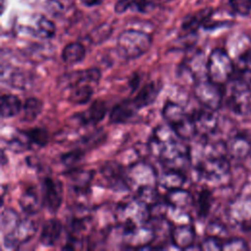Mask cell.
I'll return each mask as SVG.
<instances>
[{
	"mask_svg": "<svg viewBox=\"0 0 251 251\" xmlns=\"http://www.w3.org/2000/svg\"><path fill=\"white\" fill-rule=\"evenodd\" d=\"M213 9L205 8L198 12L187 15L181 24V28L187 33L195 32L212 16Z\"/></svg>",
	"mask_w": 251,
	"mask_h": 251,
	"instance_id": "484cf974",
	"label": "cell"
},
{
	"mask_svg": "<svg viewBox=\"0 0 251 251\" xmlns=\"http://www.w3.org/2000/svg\"><path fill=\"white\" fill-rule=\"evenodd\" d=\"M112 31L113 29L111 25L107 24L101 25L92 30V32L89 34V40L92 44H100L112 34Z\"/></svg>",
	"mask_w": 251,
	"mask_h": 251,
	"instance_id": "74e56055",
	"label": "cell"
},
{
	"mask_svg": "<svg viewBox=\"0 0 251 251\" xmlns=\"http://www.w3.org/2000/svg\"><path fill=\"white\" fill-rule=\"evenodd\" d=\"M196 136H199L202 140H209L219 128V119L216 111L202 107L190 113Z\"/></svg>",
	"mask_w": 251,
	"mask_h": 251,
	"instance_id": "30bf717a",
	"label": "cell"
},
{
	"mask_svg": "<svg viewBox=\"0 0 251 251\" xmlns=\"http://www.w3.org/2000/svg\"><path fill=\"white\" fill-rule=\"evenodd\" d=\"M64 176L68 179L70 188L78 195H85L89 192L91 182L94 178L95 172L81 168L67 170Z\"/></svg>",
	"mask_w": 251,
	"mask_h": 251,
	"instance_id": "ac0fdd59",
	"label": "cell"
},
{
	"mask_svg": "<svg viewBox=\"0 0 251 251\" xmlns=\"http://www.w3.org/2000/svg\"><path fill=\"white\" fill-rule=\"evenodd\" d=\"M84 154H85L84 150H82L79 147H76L71 151L64 153L61 156V162L67 168V170L78 168V165L83 159Z\"/></svg>",
	"mask_w": 251,
	"mask_h": 251,
	"instance_id": "e575fe53",
	"label": "cell"
},
{
	"mask_svg": "<svg viewBox=\"0 0 251 251\" xmlns=\"http://www.w3.org/2000/svg\"><path fill=\"white\" fill-rule=\"evenodd\" d=\"M213 194L208 188H202L194 197V207L200 219H205L211 212L213 206Z\"/></svg>",
	"mask_w": 251,
	"mask_h": 251,
	"instance_id": "f1b7e54d",
	"label": "cell"
},
{
	"mask_svg": "<svg viewBox=\"0 0 251 251\" xmlns=\"http://www.w3.org/2000/svg\"><path fill=\"white\" fill-rule=\"evenodd\" d=\"M7 146L9 150L15 153H21L26 150H30L33 146L26 133L25 129H19L17 132L8 140Z\"/></svg>",
	"mask_w": 251,
	"mask_h": 251,
	"instance_id": "1f68e13d",
	"label": "cell"
},
{
	"mask_svg": "<svg viewBox=\"0 0 251 251\" xmlns=\"http://www.w3.org/2000/svg\"><path fill=\"white\" fill-rule=\"evenodd\" d=\"M22 218L12 208H6L1 213V230L3 235L11 232Z\"/></svg>",
	"mask_w": 251,
	"mask_h": 251,
	"instance_id": "836d02e7",
	"label": "cell"
},
{
	"mask_svg": "<svg viewBox=\"0 0 251 251\" xmlns=\"http://www.w3.org/2000/svg\"><path fill=\"white\" fill-rule=\"evenodd\" d=\"M69 90L70 93L68 96V100L75 105H84L88 103L91 100L94 92L93 87L88 83L78 84Z\"/></svg>",
	"mask_w": 251,
	"mask_h": 251,
	"instance_id": "f546056e",
	"label": "cell"
},
{
	"mask_svg": "<svg viewBox=\"0 0 251 251\" xmlns=\"http://www.w3.org/2000/svg\"><path fill=\"white\" fill-rule=\"evenodd\" d=\"M165 200L170 207L178 210L187 211L190 207L194 206V196L183 187L168 191Z\"/></svg>",
	"mask_w": 251,
	"mask_h": 251,
	"instance_id": "603a6c76",
	"label": "cell"
},
{
	"mask_svg": "<svg viewBox=\"0 0 251 251\" xmlns=\"http://www.w3.org/2000/svg\"><path fill=\"white\" fill-rule=\"evenodd\" d=\"M30 141L33 145L38 147H44L48 143V131L44 127H31L25 129Z\"/></svg>",
	"mask_w": 251,
	"mask_h": 251,
	"instance_id": "8d00e7d4",
	"label": "cell"
},
{
	"mask_svg": "<svg viewBox=\"0 0 251 251\" xmlns=\"http://www.w3.org/2000/svg\"><path fill=\"white\" fill-rule=\"evenodd\" d=\"M154 0H131V8L137 12H148L154 5Z\"/></svg>",
	"mask_w": 251,
	"mask_h": 251,
	"instance_id": "7bdbcfd3",
	"label": "cell"
},
{
	"mask_svg": "<svg viewBox=\"0 0 251 251\" xmlns=\"http://www.w3.org/2000/svg\"><path fill=\"white\" fill-rule=\"evenodd\" d=\"M193 92L199 104L207 109L218 111L221 109L226 98V86L218 84L208 77L194 82Z\"/></svg>",
	"mask_w": 251,
	"mask_h": 251,
	"instance_id": "8992f818",
	"label": "cell"
},
{
	"mask_svg": "<svg viewBox=\"0 0 251 251\" xmlns=\"http://www.w3.org/2000/svg\"><path fill=\"white\" fill-rule=\"evenodd\" d=\"M223 145L226 155L235 161L245 160L251 154V137L243 131L232 133Z\"/></svg>",
	"mask_w": 251,
	"mask_h": 251,
	"instance_id": "5bb4252c",
	"label": "cell"
},
{
	"mask_svg": "<svg viewBox=\"0 0 251 251\" xmlns=\"http://www.w3.org/2000/svg\"><path fill=\"white\" fill-rule=\"evenodd\" d=\"M140 83V76L138 75L137 73L132 74V75L128 79V85L131 89V92H135L139 86Z\"/></svg>",
	"mask_w": 251,
	"mask_h": 251,
	"instance_id": "bcb514c9",
	"label": "cell"
},
{
	"mask_svg": "<svg viewBox=\"0 0 251 251\" xmlns=\"http://www.w3.org/2000/svg\"><path fill=\"white\" fill-rule=\"evenodd\" d=\"M227 108L237 116L251 115V90L229 86L226 97Z\"/></svg>",
	"mask_w": 251,
	"mask_h": 251,
	"instance_id": "e0dca14e",
	"label": "cell"
},
{
	"mask_svg": "<svg viewBox=\"0 0 251 251\" xmlns=\"http://www.w3.org/2000/svg\"><path fill=\"white\" fill-rule=\"evenodd\" d=\"M226 233V227L218 222H211L206 228V234L223 238V234ZM224 239V238H223Z\"/></svg>",
	"mask_w": 251,
	"mask_h": 251,
	"instance_id": "b9f144b4",
	"label": "cell"
},
{
	"mask_svg": "<svg viewBox=\"0 0 251 251\" xmlns=\"http://www.w3.org/2000/svg\"><path fill=\"white\" fill-rule=\"evenodd\" d=\"M158 176L156 169L145 161L134 162L126 169L129 189L134 191L144 186H158Z\"/></svg>",
	"mask_w": 251,
	"mask_h": 251,
	"instance_id": "ba28073f",
	"label": "cell"
},
{
	"mask_svg": "<svg viewBox=\"0 0 251 251\" xmlns=\"http://www.w3.org/2000/svg\"><path fill=\"white\" fill-rule=\"evenodd\" d=\"M206 68L209 79L226 86L234 74L235 63L224 48H215L207 58Z\"/></svg>",
	"mask_w": 251,
	"mask_h": 251,
	"instance_id": "5b68a950",
	"label": "cell"
},
{
	"mask_svg": "<svg viewBox=\"0 0 251 251\" xmlns=\"http://www.w3.org/2000/svg\"><path fill=\"white\" fill-rule=\"evenodd\" d=\"M185 181V173L177 170L165 169V171L158 176V188H162L168 192L176 188L183 187Z\"/></svg>",
	"mask_w": 251,
	"mask_h": 251,
	"instance_id": "cb8c5ba5",
	"label": "cell"
},
{
	"mask_svg": "<svg viewBox=\"0 0 251 251\" xmlns=\"http://www.w3.org/2000/svg\"><path fill=\"white\" fill-rule=\"evenodd\" d=\"M170 238L174 246L181 250H188L193 247L196 239V231L190 223L173 225Z\"/></svg>",
	"mask_w": 251,
	"mask_h": 251,
	"instance_id": "d6986e66",
	"label": "cell"
},
{
	"mask_svg": "<svg viewBox=\"0 0 251 251\" xmlns=\"http://www.w3.org/2000/svg\"><path fill=\"white\" fill-rule=\"evenodd\" d=\"M131 8V0H118L115 5V12L122 14Z\"/></svg>",
	"mask_w": 251,
	"mask_h": 251,
	"instance_id": "f6af8a7d",
	"label": "cell"
},
{
	"mask_svg": "<svg viewBox=\"0 0 251 251\" xmlns=\"http://www.w3.org/2000/svg\"><path fill=\"white\" fill-rule=\"evenodd\" d=\"M162 117L181 140L188 141L196 136L191 115L179 103L168 100L163 106Z\"/></svg>",
	"mask_w": 251,
	"mask_h": 251,
	"instance_id": "7a4b0ae2",
	"label": "cell"
},
{
	"mask_svg": "<svg viewBox=\"0 0 251 251\" xmlns=\"http://www.w3.org/2000/svg\"><path fill=\"white\" fill-rule=\"evenodd\" d=\"M63 183L59 179L45 176L42 180V207L56 214L63 203Z\"/></svg>",
	"mask_w": 251,
	"mask_h": 251,
	"instance_id": "4fadbf2b",
	"label": "cell"
},
{
	"mask_svg": "<svg viewBox=\"0 0 251 251\" xmlns=\"http://www.w3.org/2000/svg\"><path fill=\"white\" fill-rule=\"evenodd\" d=\"M31 31L36 37L41 39H50L56 33V26L52 21L43 16H39L35 23V27Z\"/></svg>",
	"mask_w": 251,
	"mask_h": 251,
	"instance_id": "d6a6232c",
	"label": "cell"
},
{
	"mask_svg": "<svg viewBox=\"0 0 251 251\" xmlns=\"http://www.w3.org/2000/svg\"><path fill=\"white\" fill-rule=\"evenodd\" d=\"M148 224L127 228H123L120 226L123 229V247L128 249L151 248V244L155 240V229Z\"/></svg>",
	"mask_w": 251,
	"mask_h": 251,
	"instance_id": "9c48e42d",
	"label": "cell"
},
{
	"mask_svg": "<svg viewBox=\"0 0 251 251\" xmlns=\"http://www.w3.org/2000/svg\"><path fill=\"white\" fill-rule=\"evenodd\" d=\"M100 174L109 187L118 192L129 190L126 178V169L116 160H109L100 167Z\"/></svg>",
	"mask_w": 251,
	"mask_h": 251,
	"instance_id": "7c38bea8",
	"label": "cell"
},
{
	"mask_svg": "<svg viewBox=\"0 0 251 251\" xmlns=\"http://www.w3.org/2000/svg\"><path fill=\"white\" fill-rule=\"evenodd\" d=\"M6 155H5V152H4V150L2 149L1 150V164L4 166L5 164H6Z\"/></svg>",
	"mask_w": 251,
	"mask_h": 251,
	"instance_id": "c3c4849f",
	"label": "cell"
},
{
	"mask_svg": "<svg viewBox=\"0 0 251 251\" xmlns=\"http://www.w3.org/2000/svg\"><path fill=\"white\" fill-rule=\"evenodd\" d=\"M249 245L248 242L241 237H230L224 239L223 250L227 251H242L248 250Z\"/></svg>",
	"mask_w": 251,
	"mask_h": 251,
	"instance_id": "f35d334b",
	"label": "cell"
},
{
	"mask_svg": "<svg viewBox=\"0 0 251 251\" xmlns=\"http://www.w3.org/2000/svg\"><path fill=\"white\" fill-rule=\"evenodd\" d=\"M115 220L117 225L123 228L145 225L150 221L149 206L133 196L118 204L115 210Z\"/></svg>",
	"mask_w": 251,
	"mask_h": 251,
	"instance_id": "3957f363",
	"label": "cell"
},
{
	"mask_svg": "<svg viewBox=\"0 0 251 251\" xmlns=\"http://www.w3.org/2000/svg\"><path fill=\"white\" fill-rule=\"evenodd\" d=\"M224 239L217 236L206 235V237L199 244L200 250L204 251H219L223 250Z\"/></svg>",
	"mask_w": 251,
	"mask_h": 251,
	"instance_id": "ab89813d",
	"label": "cell"
},
{
	"mask_svg": "<svg viewBox=\"0 0 251 251\" xmlns=\"http://www.w3.org/2000/svg\"><path fill=\"white\" fill-rule=\"evenodd\" d=\"M37 224L30 215L21 219L16 227L4 235V245L9 249H17L22 244L30 240L36 233Z\"/></svg>",
	"mask_w": 251,
	"mask_h": 251,
	"instance_id": "8fae6325",
	"label": "cell"
},
{
	"mask_svg": "<svg viewBox=\"0 0 251 251\" xmlns=\"http://www.w3.org/2000/svg\"><path fill=\"white\" fill-rule=\"evenodd\" d=\"M140 109L133 98H126L115 104L109 113V122L113 125H122L130 122Z\"/></svg>",
	"mask_w": 251,
	"mask_h": 251,
	"instance_id": "ffe728a7",
	"label": "cell"
},
{
	"mask_svg": "<svg viewBox=\"0 0 251 251\" xmlns=\"http://www.w3.org/2000/svg\"><path fill=\"white\" fill-rule=\"evenodd\" d=\"M105 138L106 134L103 131V129H96L95 131L81 137V139L78 141V147L84 151L86 149H93L99 144H101L105 140Z\"/></svg>",
	"mask_w": 251,
	"mask_h": 251,
	"instance_id": "d590c367",
	"label": "cell"
},
{
	"mask_svg": "<svg viewBox=\"0 0 251 251\" xmlns=\"http://www.w3.org/2000/svg\"><path fill=\"white\" fill-rule=\"evenodd\" d=\"M162 83L160 81L151 80L143 84L138 90L137 94L132 97L139 109H143L149 105H152L162 90Z\"/></svg>",
	"mask_w": 251,
	"mask_h": 251,
	"instance_id": "7402d4cb",
	"label": "cell"
},
{
	"mask_svg": "<svg viewBox=\"0 0 251 251\" xmlns=\"http://www.w3.org/2000/svg\"><path fill=\"white\" fill-rule=\"evenodd\" d=\"M102 74L100 69L92 67L85 70L74 71L63 75L59 78V86L63 89H71L78 84L88 83L97 84L101 79Z\"/></svg>",
	"mask_w": 251,
	"mask_h": 251,
	"instance_id": "9a60e30c",
	"label": "cell"
},
{
	"mask_svg": "<svg viewBox=\"0 0 251 251\" xmlns=\"http://www.w3.org/2000/svg\"><path fill=\"white\" fill-rule=\"evenodd\" d=\"M107 112L108 107L106 102L101 99H96L86 110L74 114L71 119L75 121L78 126H96L105 118Z\"/></svg>",
	"mask_w": 251,
	"mask_h": 251,
	"instance_id": "2e32d148",
	"label": "cell"
},
{
	"mask_svg": "<svg viewBox=\"0 0 251 251\" xmlns=\"http://www.w3.org/2000/svg\"><path fill=\"white\" fill-rule=\"evenodd\" d=\"M226 217L231 226L241 231H251V196L239 194L226 207Z\"/></svg>",
	"mask_w": 251,
	"mask_h": 251,
	"instance_id": "52a82bcc",
	"label": "cell"
},
{
	"mask_svg": "<svg viewBox=\"0 0 251 251\" xmlns=\"http://www.w3.org/2000/svg\"><path fill=\"white\" fill-rule=\"evenodd\" d=\"M82 2L83 5L87 6V7H92V6H96V5H99L102 0H80Z\"/></svg>",
	"mask_w": 251,
	"mask_h": 251,
	"instance_id": "7dc6e473",
	"label": "cell"
},
{
	"mask_svg": "<svg viewBox=\"0 0 251 251\" xmlns=\"http://www.w3.org/2000/svg\"><path fill=\"white\" fill-rule=\"evenodd\" d=\"M152 37L148 33L137 29H126L117 39L119 54L126 60H134L149 51Z\"/></svg>",
	"mask_w": 251,
	"mask_h": 251,
	"instance_id": "277c9868",
	"label": "cell"
},
{
	"mask_svg": "<svg viewBox=\"0 0 251 251\" xmlns=\"http://www.w3.org/2000/svg\"><path fill=\"white\" fill-rule=\"evenodd\" d=\"M195 171L200 179L214 184L222 185L226 182L231 175V166L226 155H205L195 165Z\"/></svg>",
	"mask_w": 251,
	"mask_h": 251,
	"instance_id": "6da1fadb",
	"label": "cell"
},
{
	"mask_svg": "<svg viewBox=\"0 0 251 251\" xmlns=\"http://www.w3.org/2000/svg\"><path fill=\"white\" fill-rule=\"evenodd\" d=\"M23 103L21 99L14 94H2L0 99L1 118L9 119L17 116L22 112Z\"/></svg>",
	"mask_w": 251,
	"mask_h": 251,
	"instance_id": "83f0119b",
	"label": "cell"
},
{
	"mask_svg": "<svg viewBox=\"0 0 251 251\" xmlns=\"http://www.w3.org/2000/svg\"><path fill=\"white\" fill-rule=\"evenodd\" d=\"M63 232V224L60 220L52 218L47 220L41 227L39 243L45 247H53L59 241Z\"/></svg>",
	"mask_w": 251,
	"mask_h": 251,
	"instance_id": "44dd1931",
	"label": "cell"
},
{
	"mask_svg": "<svg viewBox=\"0 0 251 251\" xmlns=\"http://www.w3.org/2000/svg\"><path fill=\"white\" fill-rule=\"evenodd\" d=\"M19 204L23 212L26 215L33 216L37 214L42 206V198L34 186L25 188V190L21 194L19 199Z\"/></svg>",
	"mask_w": 251,
	"mask_h": 251,
	"instance_id": "d4e9b609",
	"label": "cell"
},
{
	"mask_svg": "<svg viewBox=\"0 0 251 251\" xmlns=\"http://www.w3.org/2000/svg\"><path fill=\"white\" fill-rule=\"evenodd\" d=\"M232 11L239 16H248L251 12V0H229Z\"/></svg>",
	"mask_w": 251,
	"mask_h": 251,
	"instance_id": "60d3db41",
	"label": "cell"
},
{
	"mask_svg": "<svg viewBox=\"0 0 251 251\" xmlns=\"http://www.w3.org/2000/svg\"><path fill=\"white\" fill-rule=\"evenodd\" d=\"M43 108V103L36 97H28L23 103L22 121L25 123H31L40 115Z\"/></svg>",
	"mask_w": 251,
	"mask_h": 251,
	"instance_id": "4dcf8cb0",
	"label": "cell"
},
{
	"mask_svg": "<svg viewBox=\"0 0 251 251\" xmlns=\"http://www.w3.org/2000/svg\"><path fill=\"white\" fill-rule=\"evenodd\" d=\"M46 8L49 11V13H51L54 16H57L63 10L62 3L60 1H58V0H47Z\"/></svg>",
	"mask_w": 251,
	"mask_h": 251,
	"instance_id": "ee69618b",
	"label": "cell"
},
{
	"mask_svg": "<svg viewBox=\"0 0 251 251\" xmlns=\"http://www.w3.org/2000/svg\"><path fill=\"white\" fill-rule=\"evenodd\" d=\"M86 56V49L80 42L68 43L62 50V60L69 66L79 64Z\"/></svg>",
	"mask_w": 251,
	"mask_h": 251,
	"instance_id": "4316f807",
	"label": "cell"
}]
</instances>
